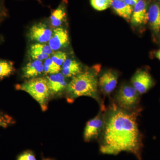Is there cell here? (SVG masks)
<instances>
[{
  "label": "cell",
  "instance_id": "24",
  "mask_svg": "<svg viewBox=\"0 0 160 160\" xmlns=\"http://www.w3.org/2000/svg\"><path fill=\"white\" fill-rule=\"evenodd\" d=\"M139 1V0H124V1L126 4L132 7L135 6Z\"/></svg>",
  "mask_w": 160,
  "mask_h": 160
},
{
  "label": "cell",
  "instance_id": "8",
  "mask_svg": "<svg viewBox=\"0 0 160 160\" xmlns=\"http://www.w3.org/2000/svg\"><path fill=\"white\" fill-rule=\"evenodd\" d=\"M118 81V73L113 70H107L100 75L98 86L104 95L109 96L116 87Z\"/></svg>",
  "mask_w": 160,
  "mask_h": 160
},
{
  "label": "cell",
  "instance_id": "9",
  "mask_svg": "<svg viewBox=\"0 0 160 160\" xmlns=\"http://www.w3.org/2000/svg\"><path fill=\"white\" fill-rule=\"evenodd\" d=\"M69 37L68 31L61 27L55 28L48 45L53 51L66 47L69 43Z\"/></svg>",
  "mask_w": 160,
  "mask_h": 160
},
{
  "label": "cell",
  "instance_id": "22",
  "mask_svg": "<svg viewBox=\"0 0 160 160\" xmlns=\"http://www.w3.org/2000/svg\"><path fill=\"white\" fill-rule=\"evenodd\" d=\"M15 121L8 115L0 113V127L6 128L10 125L14 124Z\"/></svg>",
  "mask_w": 160,
  "mask_h": 160
},
{
  "label": "cell",
  "instance_id": "20",
  "mask_svg": "<svg viewBox=\"0 0 160 160\" xmlns=\"http://www.w3.org/2000/svg\"><path fill=\"white\" fill-rule=\"evenodd\" d=\"M112 0H90L92 6L98 11H103L112 6Z\"/></svg>",
  "mask_w": 160,
  "mask_h": 160
},
{
  "label": "cell",
  "instance_id": "11",
  "mask_svg": "<svg viewBox=\"0 0 160 160\" xmlns=\"http://www.w3.org/2000/svg\"><path fill=\"white\" fill-rule=\"evenodd\" d=\"M53 51L49 45L36 43L30 46L29 52L32 59L42 61L49 58L53 54Z\"/></svg>",
  "mask_w": 160,
  "mask_h": 160
},
{
  "label": "cell",
  "instance_id": "26",
  "mask_svg": "<svg viewBox=\"0 0 160 160\" xmlns=\"http://www.w3.org/2000/svg\"><path fill=\"white\" fill-rule=\"evenodd\" d=\"M2 6L0 5V15L2 14Z\"/></svg>",
  "mask_w": 160,
  "mask_h": 160
},
{
  "label": "cell",
  "instance_id": "27",
  "mask_svg": "<svg viewBox=\"0 0 160 160\" xmlns=\"http://www.w3.org/2000/svg\"><path fill=\"white\" fill-rule=\"evenodd\" d=\"M42 160H54L52 159L51 158H46V159H43Z\"/></svg>",
  "mask_w": 160,
  "mask_h": 160
},
{
  "label": "cell",
  "instance_id": "23",
  "mask_svg": "<svg viewBox=\"0 0 160 160\" xmlns=\"http://www.w3.org/2000/svg\"><path fill=\"white\" fill-rule=\"evenodd\" d=\"M17 160H37L34 153L31 150H27L19 155Z\"/></svg>",
  "mask_w": 160,
  "mask_h": 160
},
{
  "label": "cell",
  "instance_id": "13",
  "mask_svg": "<svg viewBox=\"0 0 160 160\" xmlns=\"http://www.w3.org/2000/svg\"><path fill=\"white\" fill-rule=\"evenodd\" d=\"M147 21L146 3L144 0H139L134 6L131 17V22L133 25H141Z\"/></svg>",
  "mask_w": 160,
  "mask_h": 160
},
{
  "label": "cell",
  "instance_id": "15",
  "mask_svg": "<svg viewBox=\"0 0 160 160\" xmlns=\"http://www.w3.org/2000/svg\"><path fill=\"white\" fill-rule=\"evenodd\" d=\"M62 73L66 78H73L82 72V68L75 60L66 59L62 67Z\"/></svg>",
  "mask_w": 160,
  "mask_h": 160
},
{
  "label": "cell",
  "instance_id": "16",
  "mask_svg": "<svg viewBox=\"0 0 160 160\" xmlns=\"http://www.w3.org/2000/svg\"><path fill=\"white\" fill-rule=\"evenodd\" d=\"M66 18V6L64 2L60 3L55 9L52 12L50 17V23L54 28L59 27Z\"/></svg>",
  "mask_w": 160,
  "mask_h": 160
},
{
  "label": "cell",
  "instance_id": "5",
  "mask_svg": "<svg viewBox=\"0 0 160 160\" xmlns=\"http://www.w3.org/2000/svg\"><path fill=\"white\" fill-rule=\"evenodd\" d=\"M105 111L101 110L98 114L86 123L83 138L86 142H90L101 137L105 126Z\"/></svg>",
  "mask_w": 160,
  "mask_h": 160
},
{
  "label": "cell",
  "instance_id": "21",
  "mask_svg": "<svg viewBox=\"0 0 160 160\" xmlns=\"http://www.w3.org/2000/svg\"><path fill=\"white\" fill-rule=\"evenodd\" d=\"M51 58L56 64L62 67L63 64L67 59V55L63 52L58 51L53 53L51 55Z\"/></svg>",
  "mask_w": 160,
  "mask_h": 160
},
{
  "label": "cell",
  "instance_id": "14",
  "mask_svg": "<svg viewBox=\"0 0 160 160\" xmlns=\"http://www.w3.org/2000/svg\"><path fill=\"white\" fill-rule=\"evenodd\" d=\"M147 20L152 30L158 33L160 31V6L158 4L150 6L147 12Z\"/></svg>",
  "mask_w": 160,
  "mask_h": 160
},
{
  "label": "cell",
  "instance_id": "1",
  "mask_svg": "<svg viewBox=\"0 0 160 160\" xmlns=\"http://www.w3.org/2000/svg\"><path fill=\"white\" fill-rule=\"evenodd\" d=\"M141 108L132 111L120 108L112 102L105 111V126L99 138L100 151L117 155L125 151L142 160V137L137 119Z\"/></svg>",
  "mask_w": 160,
  "mask_h": 160
},
{
  "label": "cell",
  "instance_id": "12",
  "mask_svg": "<svg viewBox=\"0 0 160 160\" xmlns=\"http://www.w3.org/2000/svg\"><path fill=\"white\" fill-rule=\"evenodd\" d=\"M22 68L23 77L27 79L38 77L44 72V64L40 60H33Z\"/></svg>",
  "mask_w": 160,
  "mask_h": 160
},
{
  "label": "cell",
  "instance_id": "2",
  "mask_svg": "<svg viewBox=\"0 0 160 160\" xmlns=\"http://www.w3.org/2000/svg\"><path fill=\"white\" fill-rule=\"evenodd\" d=\"M98 71L96 69L82 71L72 78L66 88L68 101L72 102L80 97H89L98 102L101 110L105 111L106 108L98 90Z\"/></svg>",
  "mask_w": 160,
  "mask_h": 160
},
{
  "label": "cell",
  "instance_id": "6",
  "mask_svg": "<svg viewBox=\"0 0 160 160\" xmlns=\"http://www.w3.org/2000/svg\"><path fill=\"white\" fill-rule=\"evenodd\" d=\"M131 83L140 95L147 92L154 85L151 75L143 70H139L135 72L132 78Z\"/></svg>",
  "mask_w": 160,
  "mask_h": 160
},
{
  "label": "cell",
  "instance_id": "28",
  "mask_svg": "<svg viewBox=\"0 0 160 160\" xmlns=\"http://www.w3.org/2000/svg\"><path fill=\"white\" fill-rule=\"evenodd\" d=\"M159 41H160V37H159Z\"/></svg>",
  "mask_w": 160,
  "mask_h": 160
},
{
  "label": "cell",
  "instance_id": "3",
  "mask_svg": "<svg viewBox=\"0 0 160 160\" xmlns=\"http://www.w3.org/2000/svg\"><path fill=\"white\" fill-rule=\"evenodd\" d=\"M16 89L25 91L39 104L43 111L48 109L50 92L46 78L38 77L28 79L15 86Z\"/></svg>",
  "mask_w": 160,
  "mask_h": 160
},
{
  "label": "cell",
  "instance_id": "7",
  "mask_svg": "<svg viewBox=\"0 0 160 160\" xmlns=\"http://www.w3.org/2000/svg\"><path fill=\"white\" fill-rule=\"evenodd\" d=\"M52 31L45 23L39 22L31 26L29 31V39L37 43L49 42L52 35Z\"/></svg>",
  "mask_w": 160,
  "mask_h": 160
},
{
  "label": "cell",
  "instance_id": "30",
  "mask_svg": "<svg viewBox=\"0 0 160 160\" xmlns=\"http://www.w3.org/2000/svg\"><path fill=\"white\" fill-rule=\"evenodd\" d=\"M159 1H160V0H159Z\"/></svg>",
  "mask_w": 160,
  "mask_h": 160
},
{
  "label": "cell",
  "instance_id": "29",
  "mask_svg": "<svg viewBox=\"0 0 160 160\" xmlns=\"http://www.w3.org/2000/svg\"><path fill=\"white\" fill-rule=\"evenodd\" d=\"M120 1H124V0H120Z\"/></svg>",
  "mask_w": 160,
  "mask_h": 160
},
{
  "label": "cell",
  "instance_id": "4",
  "mask_svg": "<svg viewBox=\"0 0 160 160\" xmlns=\"http://www.w3.org/2000/svg\"><path fill=\"white\" fill-rule=\"evenodd\" d=\"M140 94L132 85L124 84L119 89L114 102L121 109L132 111L140 108Z\"/></svg>",
  "mask_w": 160,
  "mask_h": 160
},
{
  "label": "cell",
  "instance_id": "18",
  "mask_svg": "<svg viewBox=\"0 0 160 160\" xmlns=\"http://www.w3.org/2000/svg\"><path fill=\"white\" fill-rule=\"evenodd\" d=\"M14 71L13 63L11 61L0 59V79L8 77Z\"/></svg>",
  "mask_w": 160,
  "mask_h": 160
},
{
  "label": "cell",
  "instance_id": "17",
  "mask_svg": "<svg viewBox=\"0 0 160 160\" xmlns=\"http://www.w3.org/2000/svg\"><path fill=\"white\" fill-rule=\"evenodd\" d=\"M112 6L116 13L121 17L126 19H129L131 18L133 8L124 1L112 0Z\"/></svg>",
  "mask_w": 160,
  "mask_h": 160
},
{
  "label": "cell",
  "instance_id": "19",
  "mask_svg": "<svg viewBox=\"0 0 160 160\" xmlns=\"http://www.w3.org/2000/svg\"><path fill=\"white\" fill-rule=\"evenodd\" d=\"M62 70V67L54 62L51 58L45 60L44 63V73L45 74H54L58 73Z\"/></svg>",
  "mask_w": 160,
  "mask_h": 160
},
{
  "label": "cell",
  "instance_id": "25",
  "mask_svg": "<svg viewBox=\"0 0 160 160\" xmlns=\"http://www.w3.org/2000/svg\"><path fill=\"white\" fill-rule=\"evenodd\" d=\"M156 57L160 61V49L156 52Z\"/></svg>",
  "mask_w": 160,
  "mask_h": 160
},
{
  "label": "cell",
  "instance_id": "10",
  "mask_svg": "<svg viewBox=\"0 0 160 160\" xmlns=\"http://www.w3.org/2000/svg\"><path fill=\"white\" fill-rule=\"evenodd\" d=\"M50 92L56 94L62 92L67 88L68 83L62 73L49 75L46 77Z\"/></svg>",
  "mask_w": 160,
  "mask_h": 160
}]
</instances>
